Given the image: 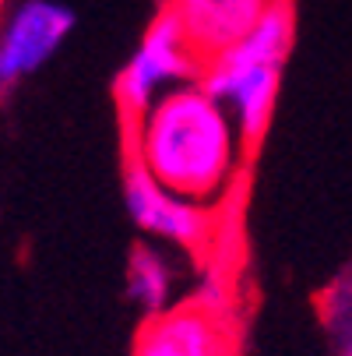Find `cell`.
Wrapping results in <instances>:
<instances>
[{"label": "cell", "instance_id": "cell-1", "mask_svg": "<svg viewBox=\"0 0 352 356\" xmlns=\"http://www.w3.org/2000/svg\"><path fill=\"white\" fill-rule=\"evenodd\" d=\"M124 134L127 159L141 163L173 194L208 209L229 194L250 152L229 110L201 81L162 95Z\"/></svg>", "mask_w": 352, "mask_h": 356}, {"label": "cell", "instance_id": "cell-2", "mask_svg": "<svg viewBox=\"0 0 352 356\" xmlns=\"http://www.w3.org/2000/svg\"><path fill=\"white\" fill-rule=\"evenodd\" d=\"M292 42H296V0H278L243 39L208 57L201 67L197 81L229 110L246 148H258L275 120Z\"/></svg>", "mask_w": 352, "mask_h": 356}, {"label": "cell", "instance_id": "cell-3", "mask_svg": "<svg viewBox=\"0 0 352 356\" xmlns=\"http://www.w3.org/2000/svg\"><path fill=\"white\" fill-rule=\"evenodd\" d=\"M201 67H205V57L197 54L183 25L166 8H159V15L148 22L141 42L113 81V99L124 127L134 124L144 110H152L173 88L197 81Z\"/></svg>", "mask_w": 352, "mask_h": 356}, {"label": "cell", "instance_id": "cell-4", "mask_svg": "<svg viewBox=\"0 0 352 356\" xmlns=\"http://www.w3.org/2000/svg\"><path fill=\"white\" fill-rule=\"evenodd\" d=\"M74 32V11L60 0H18L0 15V95L57 57Z\"/></svg>", "mask_w": 352, "mask_h": 356}, {"label": "cell", "instance_id": "cell-5", "mask_svg": "<svg viewBox=\"0 0 352 356\" xmlns=\"http://www.w3.org/2000/svg\"><path fill=\"white\" fill-rule=\"evenodd\" d=\"M124 209L144 236H156L187 250L205 247L215 233V212L208 205L173 194L134 159H127L124 166Z\"/></svg>", "mask_w": 352, "mask_h": 356}, {"label": "cell", "instance_id": "cell-6", "mask_svg": "<svg viewBox=\"0 0 352 356\" xmlns=\"http://www.w3.org/2000/svg\"><path fill=\"white\" fill-rule=\"evenodd\" d=\"M131 356H240V342L229 311L183 300L166 314L144 318Z\"/></svg>", "mask_w": 352, "mask_h": 356}, {"label": "cell", "instance_id": "cell-7", "mask_svg": "<svg viewBox=\"0 0 352 356\" xmlns=\"http://www.w3.org/2000/svg\"><path fill=\"white\" fill-rule=\"evenodd\" d=\"M275 4L278 0H162L205 60L243 39Z\"/></svg>", "mask_w": 352, "mask_h": 356}, {"label": "cell", "instance_id": "cell-8", "mask_svg": "<svg viewBox=\"0 0 352 356\" xmlns=\"http://www.w3.org/2000/svg\"><path fill=\"white\" fill-rule=\"evenodd\" d=\"M127 296L144 314L156 318L173 307V265L152 243H137L127 258Z\"/></svg>", "mask_w": 352, "mask_h": 356}, {"label": "cell", "instance_id": "cell-9", "mask_svg": "<svg viewBox=\"0 0 352 356\" xmlns=\"http://www.w3.org/2000/svg\"><path fill=\"white\" fill-rule=\"evenodd\" d=\"M0 15H4V0H0Z\"/></svg>", "mask_w": 352, "mask_h": 356}, {"label": "cell", "instance_id": "cell-10", "mask_svg": "<svg viewBox=\"0 0 352 356\" xmlns=\"http://www.w3.org/2000/svg\"><path fill=\"white\" fill-rule=\"evenodd\" d=\"M349 356H352V353H349Z\"/></svg>", "mask_w": 352, "mask_h": 356}]
</instances>
